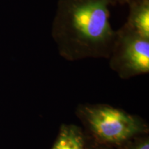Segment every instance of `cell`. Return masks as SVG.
Returning a JSON list of instances; mask_svg holds the SVG:
<instances>
[{
	"mask_svg": "<svg viewBox=\"0 0 149 149\" xmlns=\"http://www.w3.org/2000/svg\"><path fill=\"white\" fill-rule=\"evenodd\" d=\"M116 0H59L51 35L59 55L68 61L109 59L116 31L109 6Z\"/></svg>",
	"mask_w": 149,
	"mask_h": 149,
	"instance_id": "cell-1",
	"label": "cell"
},
{
	"mask_svg": "<svg viewBox=\"0 0 149 149\" xmlns=\"http://www.w3.org/2000/svg\"><path fill=\"white\" fill-rule=\"evenodd\" d=\"M76 113L89 137L104 146L115 148L148 133V124L140 117L108 104H80Z\"/></svg>",
	"mask_w": 149,
	"mask_h": 149,
	"instance_id": "cell-2",
	"label": "cell"
},
{
	"mask_svg": "<svg viewBox=\"0 0 149 149\" xmlns=\"http://www.w3.org/2000/svg\"><path fill=\"white\" fill-rule=\"evenodd\" d=\"M109 65L121 79L149 72V38L123 25L116 31Z\"/></svg>",
	"mask_w": 149,
	"mask_h": 149,
	"instance_id": "cell-3",
	"label": "cell"
},
{
	"mask_svg": "<svg viewBox=\"0 0 149 149\" xmlns=\"http://www.w3.org/2000/svg\"><path fill=\"white\" fill-rule=\"evenodd\" d=\"M129 14L124 25L149 38V0H133L127 3Z\"/></svg>",
	"mask_w": 149,
	"mask_h": 149,
	"instance_id": "cell-4",
	"label": "cell"
},
{
	"mask_svg": "<svg viewBox=\"0 0 149 149\" xmlns=\"http://www.w3.org/2000/svg\"><path fill=\"white\" fill-rule=\"evenodd\" d=\"M52 149H87V136L78 126L63 124Z\"/></svg>",
	"mask_w": 149,
	"mask_h": 149,
	"instance_id": "cell-5",
	"label": "cell"
},
{
	"mask_svg": "<svg viewBox=\"0 0 149 149\" xmlns=\"http://www.w3.org/2000/svg\"><path fill=\"white\" fill-rule=\"evenodd\" d=\"M115 149H149V137L148 135H139L134 137L124 144Z\"/></svg>",
	"mask_w": 149,
	"mask_h": 149,
	"instance_id": "cell-6",
	"label": "cell"
},
{
	"mask_svg": "<svg viewBox=\"0 0 149 149\" xmlns=\"http://www.w3.org/2000/svg\"><path fill=\"white\" fill-rule=\"evenodd\" d=\"M87 136V149H115L113 147H109L102 145L95 142L88 135Z\"/></svg>",
	"mask_w": 149,
	"mask_h": 149,
	"instance_id": "cell-7",
	"label": "cell"
},
{
	"mask_svg": "<svg viewBox=\"0 0 149 149\" xmlns=\"http://www.w3.org/2000/svg\"><path fill=\"white\" fill-rule=\"evenodd\" d=\"M117 3H120L121 5H124V4H127L128 2L130 1H133V0H116Z\"/></svg>",
	"mask_w": 149,
	"mask_h": 149,
	"instance_id": "cell-8",
	"label": "cell"
}]
</instances>
